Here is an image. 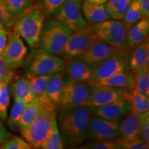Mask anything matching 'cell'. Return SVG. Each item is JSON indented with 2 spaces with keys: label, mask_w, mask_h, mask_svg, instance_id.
Segmentation results:
<instances>
[{
  "label": "cell",
  "mask_w": 149,
  "mask_h": 149,
  "mask_svg": "<svg viewBox=\"0 0 149 149\" xmlns=\"http://www.w3.org/2000/svg\"><path fill=\"white\" fill-rule=\"evenodd\" d=\"M92 115L87 107L61 110L57 122L63 143L66 145L83 143L88 136L89 123Z\"/></svg>",
  "instance_id": "cell-1"
},
{
  "label": "cell",
  "mask_w": 149,
  "mask_h": 149,
  "mask_svg": "<svg viewBox=\"0 0 149 149\" xmlns=\"http://www.w3.org/2000/svg\"><path fill=\"white\" fill-rule=\"evenodd\" d=\"M46 15L39 3L33 5L14 19L13 30L31 48L39 46Z\"/></svg>",
  "instance_id": "cell-2"
},
{
  "label": "cell",
  "mask_w": 149,
  "mask_h": 149,
  "mask_svg": "<svg viewBox=\"0 0 149 149\" xmlns=\"http://www.w3.org/2000/svg\"><path fill=\"white\" fill-rule=\"evenodd\" d=\"M57 124L56 110H42L22 135L34 149H43Z\"/></svg>",
  "instance_id": "cell-3"
},
{
  "label": "cell",
  "mask_w": 149,
  "mask_h": 149,
  "mask_svg": "<svg viewBox=\"0 0 149 149\" xmlns=\"http://www.w3.org/2000/svg\"><path fill=\"white\" fill-rule=\"evenodd\" d=\"M72 31L55 19L45 20L39 46L41 49L55 55L64 54L65 46Z\"/></svg>",
  "instance_id": "cell-4"
},
{
  "label": "cell",
  "mask_w": 149,
  "mask_h": 149,
  "mask_svg": "<svg viewBox=\"0 0 149 149\" xmlns=\"http://www.w3.org/2000/svg\"><path fill=\"white\" fill-rule=\"evenodd\" d=\"M99 40L108 44L128 51L127 35L129 27L123 20L109 19L94 24Z\"/></svg>",
  "instance_id": "cell-5"
},
{
  "label": "cell",
  "mask_w": 149,
  "mask_h": 149,
  "mask_svg": "<svg viewBox=\"0 0 149 149\" xmlns=\"http://www.w3.org/2000/svg\"><path fill=\"white\" fill-rule=\"evenodd\" d=\"M98 41L100 40L96 34L94 24H88L81 29L72 31L63 55L68 60L80 57Z\"/></svg>",
  "instance_id": "cell-6"
},
{
  "label": "cell",
  "mask_w": 149,
  "mask_h": 149,
  "mask_svg": "<svg viewBox=\"0 0 149 149\" xmlns=\"http://www.w3.org/2000/svg\"><path fill=\"white\" fill-rule=\"evenodd\" d=\"M94 86L90 82H79L72 79L64 81L60 100L61 110L86 107Z\"/></svg>",
  "instance_id": "cell-7"
},
{
  "label": "cell",
  "mask_w": 149,
  "mask_h": 149,
  "mask_svg": "<svg viewBox=\"0 0 149 149\" xmlns=\"http://www.w3.org/2000/svg\"><path fill=\"white\" fill-rule=\"evenodd\" d=\"M65 61L57 55L41 49L37 51L31 61L27 76L52 74L64 70Z\"/></svg>",
  "instance_id": "cell-8"
},
{
  "label": "cell",
  "mask_w": 149,
  "mask_h": 149,
  "mask_svg": "<svg viewBox=\"0 0 149 149\" xmlns=\"http://www.w3.org/2000/svg\"><path fill=\"white\" fill-rule=\"evenodd\" d=\"M84 0H66L54 13L55 19L66 25L71 31L81 29L88 23L81 13Z\"/></svg>",
  "instance_id": "cell-9"
},
{
  "label": "cell",
  "mask_w": 149,
  "mask_h": 149,
  "mask_svg": "<svg viewBox=\"0 0 149 149\" xmlns=\"http://www.w3.org/2000/svg\"><path fill=\"white\" fill-rule=\"evenodd\" d=\"M128 51L114 55L93 69L91 84L121 72L130 71Z\"/></svg>",
  "instance_id": "cell-10"
},
{
  "label": "cell",
  "mask_w": 149,
  "mask_h": 149,
  "mask_svg": "<svg viewBox=\"0 0 149 149\" xmlns=\"http://www.w3.org/2000/svg\"><path fill=\"white\" fill-rule=\"evenodd\" d=\"M120 121L108 120L92 115L88 127V136L96 141L113 140L120 136Z\"/></svg>",
  "instance_id": "cell-11"
},
{
  "label": "cell",
  "mask_w": 149,
  "mask_h": 149,
  "mask_svg": "<svg viewBox=\"0 0 149 149\" xmlns=\"http://www.w3.org/2000/svg\"><path fill=\"white\" fill-rule=\"evenodd\" d=\"M28 48L14 30L8 33V40L1 57L11 68H19L24 64Z\"/></svg>",
  "instance_id": "cell-12"
},
{
  "label": "cell",
  "mask_w": 149,
  "mask_h": 149,
  "mask_svg": "<svg viewBox=\"0 0 149 149\" xmlns=\"http://www.w3.org/2000/svg\"><path fill=\"white\" fill-rule=\"evenodd\" d=\"M130 90L110 86H94L90 97L86 102V107L98 106L111 103L120 100H128Z\"/></svg>",
  "instance_id": "cell-13"
},
{
  "label": "cell",
  "mask_w": 149,
  "mask_h": 149,
  "mask_svg": "<svg viewBox=\"0 0 149 149\" xmlns=\"http://www.w3.org/2000/svg\"><path fill=\"white\" fill-rule=\"evenodd\" d=\"M123 51H125L114 47L100 40L95 43L82 55L78 57L93 69L112 56Z\"/></svg>",
  "instance_id": "cell-14"
},
{
  "label": "cell",
  "mask_w": 149,
  "mask_h": 149,
  "mask_svg": "<svg viewBox=\"0 0 149 149\" xmlns=\"http://www.w3.org/2000/svg\"><path fill=\"white\" fill-rule=\"evenodd\" d=\"M87 107L93 115L112 121H120L130 110V101L128 100H120L98 107L88 106Z\"/></svg>",
  "instance_id": "cell-15"
},
{
  "label": "cell",
  "mask_w": 149,
  "mask_h": 149,
  "mask_svg": "<svg viewBox=\"0 0 149 149\" xmlns=\"http://www.w3.org/2000/svg\"><path fill=\"white\" fill-rule=\"evenodd\" d=\"M52 74L28 77L35 101L38 102L44 110H56L57 107L49 101L46 95V87Z\"/></svg>",
  "instance_id": "cell-16"
},
{
  "label": "cell",
  "mask_w": 149,
  "mask_h": 149,
  "mask_svg": "<svg viewBox=\"0 0 149 149\" xmlns=\"http://www.w3.org/2000/svg\"><path fill=\"white\" fill-rule=\"evenodd\" d=\"M65 72L70 79L79 82H89L92 77L93 69L79 57L70 59L65 64Z\"/></svg>",
  "instance_id": "cell-17"
},
{
  "label": "cell",
  "mask_w": 149,
  "mask_h": 149,
  "mask_svg": "<svg viewBox=\"0 0 149 149\" xmlns=\"http://www.w3.org/2000/svg\"><path fill=\"white\" fill-rule=\"evenodd\" d=\"M149 42L148 37L139 46L134 48L129 59L130 70L132 73L144 69H149Z\"/></svg>",
  "instance_id": "cell-18"
},
{
  "label": "cell",
  "mask_w": 149,
  "mask_h": 149,
  "mask_svg": "<svg viewBox=\"0 0 149 149\" xmlns=\"http://www.w3.org/2000/svg\"><path fill=\"white\" fill-rule=\"evenodd\" d=\"M148 17L141 18L137 23L133 24L128 29L127 35L128 45L129 49H134L144 42L146 38H148Z\"/></svg>",
  "instance_id": "cell-19"
},
{
  "label": "cell",
  "mask_w": 149,
  "mask_h": 149,
  "mask_svg": "<svg viewBox=\"0 0 149 149\" xmlns=\"http://www.w3.org/2000/svg\"><path fill=\"white\" fill-rule=\"evenodd\" d=\"M127 116L120 124V139L139 137L140 134L141 116L139 114L129 111ZM140 138V137H139Z\"/></svg>",
  "instance_id": "cell-20"
},
{
  "label": "cell",
  "mask_w": 149,
  "mask_h": 149,
  "mask_svg": "<svg viewBox=\"0 0 149 149\" xmlns=\"http://www.w3.org/2000/svg\"><path fill=\"white\" fill-rule=\"evenodd\" d=\"M134 74L131 72H121L111 77L93 83L94 86H110L132 90L133 88Z\"/></svg>",
  "instance_id": "cell-21"
},
{
  "label": "cell",
  "mask_w": 149,
  "mask_h": 149,
  "mask_svg": "<svg viewBox=\"0 0 149 149\" xmlns=\"http://www.w3.org/2000/svg\"><path fill=\"white\" fill-rule=\"evenodd\" d=\"M81 13L89 24H98L110 19L104 5L94 4L87 0L83 1Z\"/></svg>",
  "instance_id": "cell-22"
},
{
  "label": "cell",
  "mask_w": 149,
  "mask_h": 149,
  "mask_svg": "<svg viewBox=\"0 0 149 149\" xmlns=\"http://www.w3.org/2000/svg\"><path fill=\"white\" fill-rule=\"evenodd\" d=\"M64 77L61 72H56L51 75L46 87V95L49 101L58 107L64 86Z\"/></svg>",
  "instance_id": "cell-23"
},
{
  "label": "cell",
  "mask_w": 149,
  "mask_h": 149,
  "mask_svg": "<svg viewBox=\"0 0 149 149\" xmlns=\"http://www.w3.org/2000/svg\"><path fill=\"white\" fill-rule=\"evenodd\" d=\"M44 110L38 102L33 100L31 103L27 104L22 112L18 124V128L22 134L29 127L32 123L36 120L41 112Z\"/></svg>",
  "instance_id": "cell-24"
},
{
  "label": "cell",
  "mask_w": 149,
  "mask_h": 149,
  "mask_svg": "<svg viewBox=\"0 0 149 149\" xmlns=\"http://www.w3.org/2000/svg\"><path fill=\"white\" fill-rule=\"evenodd\" d=\"M15 100H22L29 104L34 100L28 77H21L16 79L13 85Z\"/></svg>",
  "instance_id": "cell-25"
},
{
  "label": "cell",
  "mask_w": 149,
  "mask_h": 149,
  "mask_svg": "<svg viewBox=\"0 0 149 149\" xmlns=\"http://www.w3.org/2000/svg\"><path fill=\"white\" fill-rule=\"evenodd\" d=\"M132 1L133 0H108L104 6L110 19L122 20Z\"/></svg>",
  "instance_id": "cell-26"
},
{
  "label": "cell",
  "mask_w": 149,
  "mask_h": 149,
  "mask_svg": "<svg viewBox=\"0 0 149 149\" xmlns=\"http://www.w3.org/2000/svg\"><path fill=\"white\" fill-rule=\"evenodd\" d=\"M130 111L137 114H143L149 111V97L135 89H132L129 99Z\"/></svg>",
  "instance_id": "cell-27"
},
{
  "label": "cell",
  "mask_w": 149,
  "mask_h": 149,
  "mask_svg": "<svg viewBox=\"0 0 149 149\" xmlns=\"http://www.w3.org/2000/svg\"><path fill=\"white\" fill-rule=\"evenodd\" d=\"M35 0H3L6 6L14 19L32 6Z\"/></svg>",
  "instance_id": "cell-28"
},
{
  "label": "cell",
  "mask_w": 149,
  "mask_h": 149,
  "mask_svg": "<svg viewBox=\"0 0 149 149\" xmlns=\"http://www.w3.org/2000/svg\"><path fill=\"white\" fill-rule=\"evenodd\" d=\"M143 17L144 15L138 0H133L126 10L122 20L130 29L133 24L137 23Z\"/></svg>",
  "instance_id": "cell-29"
},
{
  "label": "cell",
  "mask_w": 149,
  "mask_h": 149,
  "mask_svg": "<svg viewBox=\"0 0 149 149\" xmlns=\"http://www.w3.org/2000/svg\"><path fill=\"white\" fill-rule=\"evenodd\" d=\"M133 88L149 97V69L141 70L134 74Z\"/></svg>",
  "instance_id": "cell-30"
},
{
  "label": "cell",
  "mask_w": 149,
  "mask_h": 149,
  "mask_svg": "<svg viewBox=\"0 0 149 149\" xmlns=\"http://www.w3.org/2000/svg\"><path fill=\"white\" fill-rule=\"evenodd\" d=\"M26 105L27 103L22 101V100H15V103L11 109L10 116L8 120V126L12 130H16L17 128H18L20 117H21L22 112Z\"/></svg>",
  "instance_id": "cell-31"
},
{
  "label": "cell",
  "mask_w": 149,
  "mask_h": 149,
  "mask_svg": "<svg viewBox=\"0 0 149 149\" xmlns=\"http://www.w3.org/2000/svg\"><path fill=\"white\" fill-rule=\"evenodd\" d=\"M9 84L1 83L0 89V119L6 120L8 115V108L10 103V88Z\"/></svg>",
  "instance_id": "cell-32"
},
{
  "label": "cell",
  "mask_w": 149,
  "mask_h": 149,
  "mask_svg": "<svg viewBox=\"0 0 149 149\" xmlns=\"http://www.w3.org/2000/svg\"><path fill=\"white\" fill-rule=\"evenodd\" d=\"M14 19L13 17L8 12L3 0H0V24H2L8 32L12 29Z\"/></svg>",
  "instance_id": "cell-33"
},
{
  "label": "cell",
  "mask_w": 149,
  "mask_h": 149,
  "mask_svg": "<svg viewBox=\"0 0 149 149\" xmlns=\"http://www.w3.org/2000/svg\"><path fill=\"white\" fill-rule=\"evenodd\" d=\"M1 149H34L25 139L19 137H11L3 144Z\"/></svg>",
  "instance_id": "cell-34"
},
{
  "label": "cell",
  "mask_w": 149,
  "mask_h": 149,
  "mask_svg": "<svg viewBox=\"0 0 149 149\" xmlns=\"http://www.w3.org/2000/svg\"><path fill=\"white\" fill-rule=\"evenodd\" d=\"M66 0H40L41 8L46 16L53 15Z\"/></svg>",
  "instance_id": "cell-35"
},
{
  "label": "cell",
  "mask_w": 149,
  "mask_h": 149,
  "mask_svg": "<svg viewBox=\"0 0 149 149\" xmlns=\"http://www.w3.org/2000/svg\"><path fill=\"white\" fill-rule=\"evenodd\" d=\"M117 141L121 149H148L149 148L139 137L120 139Z\"/></svg>",
  "instance_id": "cell-36"
},
{
  "label": "cell",
  "mask_w": 149,
  "mask_h": 149,
  "mask_svg": "<svg viewBox=\"0 0 149 149\" xmlns=\"http://www.w3.org/2000/svg\"><path fill=\"white\" fill-rule=\"evenodd\" d=\"M14 70L0 55V82L10 83L13 77Z\"/></svg>",
  "instance_id": "cell-37"
},
{
  "label": "cell",
  "mask_w": 149,
  "mask_h": 149,
  "mask_svg": "<svg viewBox=\"0 0 149 149\" xmlns=\"http://www.w3.org/2000/svg\"><path fill=\"white\" fill-rule=\"evenodd\" d=\"M43 149H64V143L59 133L57 124Z\"/></svg>",
  "instance_id": "cell-38"
},
{
  "label": "cell",
  "mask_w": 149,
  "mask_h": 149,
  "mask_svg": "<svg viewBox=\"0 0 149 149\" xmlns=\"http://www.w3.org/2000/svg\"><path fill=\"white\" fill-rule=\"evenodd\" d=\"M140 116L141 125L139 137L145 144L149 146V112L141 114Z\"/></svg>",
  "instance_id": "cell-39"
},
{
  "label": "cell",
  "mask_w": 149,
  "mask_h": 149,
  "mask_svg": "<svg viewBox=\"0 0 149 149\" xmlns=\"http://www.w3.org/2000/svg\"><path fill=\"white\" fill-rule=\"evenodd\" d=\"M89 149H121L117 141L107 140L97 141L92 145H90Z\"/></svg>",
  "instance_id": "cell-40"
},
{
  "label": "cell",
  "mask_w": 149,
  "mask_h": 149,
  "mask_svg": "<svg viewBox=\"0 0 149 149\" xmlns=\"http://www.w3.org/2000/svg\"><path fill=\"white\" fill-rule=\"evenodd\" d=\"M8 31L3 27L2 24H0V55H1L8 40Z\"/></svg>",
  "instance_id": "cell-41"
},
{
  "label": "cell",
  "mask_w": 149,
  "mask_h": 149,
  "mask_svg": "<svg viewBox=\"0 0 149 149\" xmlns=\"http://www.w3.org/2000/svg\"><path fill=\"white\" fill-rule=\"evenodd\" d=\"M11 137H13V135L6 129L0 120V149H1L3 144Z\"/></svg>",
  "instance_id": "cell-42"
},
{
  "label": "cell",
  "mask_w": 149,
  "mask_h": 149,
  "mask_svg": "<svg viewBox=\"0 0 149 149\" xmlns=\"http://www.w3.org/2000/svg\"><path fill=\"white\" fill-rule=\"evenodd\" d=\"M144 17L149 16V0H138Z\"/></svg>",
  "instance_id": "cell-43"
},
{
  "label": "cell",
  "mask_w": 149,
  "mask_h": 149,
  "mask_svg": "<svg viewBox=\"0 0 149 149\" xmlns=\"http://www.w3.org/2000/svg\"><path fill=\"white\" fill-rule=\"evenodd\" d=\"M89 2L97 5H104L107 2L108 0H87Z\"/></svg>",
  "instance_id": "cell-44"
},
{
  "label": "cell",
  "mask_w": 149,
  "mask_h": 149,
  "mask_svg": "<svg viewBox=\"0 0 149 149\" xmlns=\"http://www.w3.org/2000/svg\"><path fill=\"white\" fill-rule=\"evenodd\" d=\"M89 146H90V145H87V146L74 147V148H72L70 149H89Z\"/></svg>",
  "instance_id": "cell-45"
}]
</instances>
